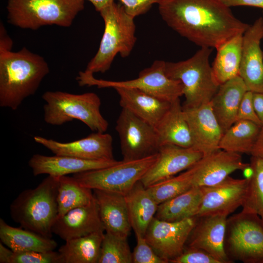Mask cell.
<instances>
[{
	"label": "cell",
	"mask_w": 263,
	"mask_h": 263,
	"mask_svg": "<svg viewBox=\"0 0 263 263\" xmlns=\"http://www.w3.org/2000/svg\"><path fill=\"white\" fill-rule=\"evenodd\" d=\"M158 10L170 28L201 48H216L250 25L220 0H162Z\"/></svg>",
	"instance_id": "6da1fadb"
},
{
	"label": "cell",
	"mask_w": 263,
	"mask_h": 263,
	"mask_svg": "<svg viewBox=\"0 0 263 263\" xmlns=\"http://www.w3.org/2000/svg\"><path fill=\"white\" fill-rule=\"evenodd\" d=\"M49 72L44 58L26 47L18 52L0 49V107L17 110Z\"/></svg>",
	"instance_id": "7a4b0ae2"
},
{
	"label": "cell",
	"mask_w": 263,
	"mask_h": 263,
	"mask_svg": "<svg viewBox=\"0 0 263 263\" xmlns=\"http://www.w3.org/2000/svg\"><path fill=\"white\" fill-rule=\"evenodd\" d=\"M58 179L48 175L35 188L21 192L10 206L13 220L22 228L52 238L58 217Z\"/></svg>",
	"instance_id": "3957f363"
},
{
	"label": "cell",
	"mask_w": 263,
	"mask_h": 263,
	"mask_svg": "<svg viewBox=\"0 0 263 263\" xmlns=\"http://www.w3.org/2000/svg\"><path fill=\"white\" fill-rule=\"evenodd\" d=\"M105 28L98 50L88 63L85 72L104 73L110 68L117 54L128 57L136 41V26L121 4L114 1L100 12Z\"/></svg>",
	"instance_id": "277c9868"
},
{
	"label": "cell",
	"mask_w": 263,
	"mask_h": 263,
	"mask_svg": "<svg viewBox=\"0 0 263 263\" xmlns=\"http://www.w3.org/2000/svg\"><path fill=\"white\" fill-rule=\"evenodd\" d=\"M42 98L46 102L44 120L48 124L60 126L77 119L94 132H105L108 128L109 123L101 113V100L94 93L47 91Z\"/></svg>",
	"instance_id": "5b68a950"
},
{
	"label": "cell",
	"mask_w": 263,
	"mask_h": 263,
	"mask_svg": "<svg viewBox=\"0 0 263 263\" xmlns=\"http://www.w3.org/2000/svg\"><path fill=\"white\" fill-rule=\"evenodd\" d=\"M212 51L210 48L201 47L187 60L165 62L166 75L183 85L185 98L183 107L194 108L209 103L218 91L220 84L209 61Z\"/></svg>",
	"instance_id": "8992f818"
},
{
	"label": "cell",
	"mask_w": 263,
	"mask_h": 263,
	"mask_svg": "<svg viewBox=\"0 0 263 263\" xmlns=\"http://www.w3.org/2000/svg\"><path fill=\"white\" fill-rule=\"evenodd\" d=\"M8 23L38 30L56 25L68 27L84 8V0H7Z\"/></svg>",
	"instance_id": "52a82bcc"
},
{
	"label": "cell",
	"mask_w": 263,
	"mask_h": 263,
	"mask_svg": "<svg viewBox=\"0 0 263 263\" xmlns=\"http://www.w3.org/2000/svg\"><path fill=\"white\" fill-rule=\"evenodd\" d=\"M224 249L230 263H263V218L243 209L227 218Z\"/></svg>",
	"instance_id": "ba28073f"
},
{
	"label": "cell",
	"mask_w": 263,
	"mask_h": 263,
	"mask_svg": "<svg viewBox=\"0 0 263 263\" xmlns=\"http://www.w3.org/2000/svg\"><path fill=\"white\" fill-rule=\"evenodd\" d=\"M165 62L156 60L140 72L137 78L124 81H110L95 78L94 74L80 71L76 77L79 86H96L98 88L125 87L134 88L172 102L183 95V86L177 80L165 73Z\"/></svg>",
	"instance_id": "9c48e42d"
},
{
	"label": "cell",
	"mask_w": 263,
	"mask_h": 263,
	"mask_svg": "<svg viewBox=\"0 0 263 263\" xmlns=\"http://www.w3.org/2000/svg\"><path fill=\"white\" fill-rule=\"evenodd\" d=\"M158 152L135 160L120 161L114 165L75 174L73 177L81 186L127 194L144 176L157 159Z\"/></svg>",
	"instance_id": "30bf717a"
},
{
	"label": "cell",
	"mask_w": 263,
	"mask_h": 263,
	"mask_svg": "<svg viewBox=\"0 0 263 263\" xmlns=\"http://www.w3.org/2000/svg\"><path fill=\"white\" fill-rule=\"evenodd\" d=\"M124 161L142 159L158 152L160 147L154 127L127 109L122 110L116 120Z\"/></svg>",
	"instance_id": "8fae6325"
},
{
	"label": "cell",
	"mask_w": 263,
	"mask_h": 263,
	"mask_svg": "<svg viewBox=\"0 0 263 263\" xmlns=\"http://www.w3.org/2000/svg\"><path fill=\"white\" fill-rule=\"evenodd\" d=\"M197 217L170 222L154 217L145 237L154 251L168 263L183 251Z\"/></svg>",
	"instance_id": "7c38bea8"
},
{
	"label": "cell",
	"mask_w": 263,
	"mask_h": 263,
	"mask_svg": "<svg viewBox=\"0 0 263 263\" xmlns=\"http://www.w3.org/2000/svg\"><path fill=\"white\" fill-rule=\"evenodd\" d=\"M248 179H234L229 176L220 183L203 187L201 202L196 217L222 214L227 216L242 206Z\"/></svg>",
	"instance_id": "4fadbf2b"
},
{
	"label": "cell",
	"mask_w": 263,
	"mask_h": 263,
	"mask_svg": "<svg viewBox=\"0 0 263 263\" xmlns=\"http://www.w3.org/2000/svg\"><path fill=\"white\" fill-rule=\"evenodd\" d=\"M203 156L193 147L185 148L173 144L161 145L156 161L140 181L147 188L188 169Z\"/></svg>",
	"instance_id": "5bb4252c"
},
{
	"label": "cell",
	"mask_w": 263,
	"mask_h": 263,
	"mask_svg": "<svg viewBox=\"0 0 263 263\" xmlns=\"http://www.w3.org/2000/svg\"><path fill=\"white\" fill-rule=\"evenodd\" d=\"M36 142L59 155L70 156L88 160L113 159V137L109 133L94 132L73 142L62 143L35 136Z\"/></svg>",
	"instance_id": "9a60e30c"
},
{
	"label": "cell",
	"mask_w": 263,
	"mask_h": 263,
	"mask_svg": "<svg viewBox=\"0 0 263 263\" xmlns=\"http://www.w3.org/2000/svg\"><path fill=\"white\" fill-rule=\"evenodd\" d=\"M263 32V18L260 17L243 34L239 75L252 93H263V51L260 45Z\"/></svg>",
	"instance_id": "2e32d148"
},
{
	"label": "cell",
	"mask_w": 263,
	"mask_h": 263,
	"mask_svg": "<svg viewBox=\"0 0 263 263\" xmlns=\"http://www.w3.org/2000/svg\"><path fill=\"white\" fill-rule=\"evenodd\" d=\"M183 109L191 134L192 147L204 156L220 149L224 132L210 102L194 108L183 107Z\"/></svg>",
	"instance_id": "e0dca14e"
},
{
	"label": "cell",
	"mask_w": 263,
	"mask_h": 263,
	"mask_svg": "<svg viewBox=\"0 0 263 263\" xmlns=\"http://www.w3.org/2000/svg\"><path fill=\"white\" fill-rule=\"evenodd\" d=\"M250 164L244 163L240 154L219 149L203 156L190 167L193 186L210 187L220 183L237 170H243Z\"/></svg>",
	"instance_id": "ac0fdd59"
},
{
	"label": "cell",
	"mask_w": 263,
	"mask_h": 263,
	"mask_svg": "<svg viewBox=\"0 0 263 263\" xmlns=\"http://www.w3.org/2000/svg\"><path fill=\"white\" fill-rule=\"evenodd\" d=\"M227 218L222 214L197 217L185 247L203 249L220 263H231L224 249Z\"/></svg>",
	"instance_id": "d6986e66"
},
{
	"label": "cell",
	"mask_w": 263,
	"mask_h": 263,
	"mask_svg": "<svg viewBox=\"0 0 263 263\" xmlns=\"http://www.w3.org/2000/svg\"><path fill=\"white\" fill-rule=\"evenodd\" d=\"M119 161L114 159L88 160L66 155L36 154L29 160L28 165L34 176L45 174L59 178L110 167Z\"/></svg>",
	"instance_id": "ffe728a7"
},
{
	"label": "cell",
	"mask_w": 263,
	"mask_h": 263,
	"mask_svg": "<svg viewBox=\"0 0 263 263\" xmlns=\"http://www.w3.org/2000/svg\"><path fill=\"white\" fill-rule=\"evenodd\" d=\"M105 231L96 201L71 209L58 217L52 233L65 241L94 232Z\"/></svg>",
	"instance_id": "44dd1931"
},
{
	"label": "cell",
	"mask_w": 263,
	"mask_h": 263,
	"mask_svg": "<svg viewBox=\"0 0 263 263\" xmlns=\"http://www.w3.org/2000/svg\"><path fill=\"white\" fill-rule=\"evenodd\" d=\"M93 190L105 231L128 238L132 228L125 195L103 190Z\"/></svg>",
	"instance_id": "7402d4cb"
},
{
	"label": "cell",
	"mask_w": 263,
	"mask_h": 263,
	"mask_svg": "<svg viewBox=\"0 0 263 263\" xmlns=\"http://www.w3.org/2000/svg\"><path fill=\"white\" fill-rule=\"evenodd\" d=\"M114 89L119 96V104L155 127L169 109L171 102L139 90L125 87Z\"/></svg>",
	"instance_id": "603a6c76"
},
{
	"label": "cell",
	"mask_w": 263,
	"mask_h": 263,
	"mask_svg": "<svg viewBox=\"0 0 263 263\" xmlns=\"http://www.w3.org/2000/svg\"><path fill=\"white\" fill-rule=\"evenodd\" d=\"M247 91L238 75L220 85L211 99L213 112L224 133L236 121L240 104Z\"/></svg>",
	"instance_id": "cb8c5ba5"
},
{
	"label": "cell",
	"mask_w": 263,
	"mask_h": 263,
	"mask_svg": "<svg viewBox=\"0 0 263 263\" xmlns=\"http://www.w3.org/2000/svg\"><path fill=\"white\" fill-rule=\"evenodd\" d=\"M155 128L160 146L165 144L185 148L192 146L188 125L180 98L171 102Z\"/></svg>",
	"instance_id": "d4e9b609"
},
{
	"label": "cell",
	"mask_w": 263,
	"mask_h": 263,
	"mask_svg": "<svg viewBox=\"0 0 263 263\" xmlns=\"http://www.w3.org/2000/svg\"><path fill=\"white\" fill-rule=\"evenodd\" d=\"M125 196L132 229L135 235L145 236L159 205L140 181Z\"/></svg>",
	"instance_id": "484cf974"
},
{
	"label": "cell",
	"mask_w": 263,
	"mask_h": 263,
	"mask_svg": "<svg viewBox=\"0 0 263 263\" xmlns=\"http://www.w3.org/2000/svg\"><path fill=\"white\" fill-rule=\"evenodd\" d=\"M0 242L14 252L53 251L57 243L48 238L20 226L9 225L0 219Z\"/></svg>",
	"instance_id": "4316f807"
},
{
	"label": "cell",
	"mask_w": 263,
	"mask_h": 263,
	"mask_svg": "<svg viewBox=\"0 0 263 263\" xmlns=\"http://www.w3.org/2000/svg\"><path fill=\"white\" fill-rule=\"evenodd\" d=\"M243 34L233 37L215 48L217 53L211 67L214 77L220 85L239 75Z\"/></svg>",
	"instance_id": "83f0119b"
},
{
	"label": "cell",
	"mask_w": 263,
	"mask_h": 263,
	"mask_svg": "<svg viewBox=\"0 0 263 263\" xmlns=\"http://www.w3.org/2000/svg\"><path fill=\"white\" fill-rule=\"evenodd\" d=\"M203 193V187L193 186L159 204L155 217L174 222L196 217Z\"/></svg>",
	"instance_id": "f1b7e54d"
},
{
	"label": "cell",
	"mask_w": 263,
	"mask_h": 263,
	"mask_svg": "<svg viewBox=\"0 0 263 263\" xmlns=\"http://www.w3.org/2000/svg\"><path fill=\"white\" fill-rule=\"evenodd\" d=\"M104 231L70 239L58 249L63 263H98Z\"/></svg>",
	"instance_id": "f546056e"
},
{
	"label": "cell",
	"mask_w": 263,
	"mask_h": 263,
	"mask_svg": "<svg viewBox=\"0 0 263 263\" xmlns=\"http://www.w3.org/2000/svg\"><path fill=\"white\" fill-rule=\"evenodd\" d=\"M261 127L250 121H236L223 133L220 149L239 154H250Z\"/></svg>",
	"instance_id": "4dcf8cb0"
},
{
	"label": "cell",
	"mask_w": 263,
	"mask_h": 263,
	"mask_svg": "<svg viewBox=\"0 0 263 263\" xmlns=\"http://www.w3.org/2000/svg\"><path fill=\"white\" fill-rule=\"evenodd\" d=\"M92 190L81 186L74 177L66 175L59 177L57 218L71 209L91 203L94 199Z\"/></svg>",
	"instance_id": "1f68e13d"
},
{
	"label": "cell",
	"mask_w": 263,
	"mask_h": 263,
	"mask_svg": "<svg viewBox=\"0 0 263 263\" xmlns=\"http://www.w3.org/2000/svg\"><path fill=\"white\" fill-rule=\"evenodd\" d=\"M250 165L253 170L248 179L243 210L255 213L263 218V157L252 156Z\"/></svg>",
	"instance_id": "d6a6232c"
},
{
	"label": "cell",
	"mask_w": 263,
	"mask_h": 263,
	"mask_svg": "<svg viewBox=\"0 0 263 263\" xmlns=\"http://www.w3.org/2000/svg\"><path fill=\"white\" fill-rule=\"evenodd\" d=\"M192 187V172L190 168L178 175L150 186L147 189L159 205Z\"/></svg>",
	"instance_id": "836d02e7"
},
{
	"label": "cell",
	"mask_w": 263,
	"mask_h": 263,
	"mask_svg": "<svg viewBox=\"0 0 263 263\" xmlns=\"http://www.w3.org/2000/svg\"><path fill=\"white\" fill-rule=\"evenodd\" d=\"M127 237L105 232L98 263H132Z\"/></svg>",
	"instance_id": "e575fe53"
},
{
	"label": "cell",
	"mask_w": 263,
	"mask_h": 263,
	"mask_svg": "<svg viewBox=\"0 0 263 263\" xmlns=\"http://www.w3.org/2000/svg\"><path fill=\"white\" fill-rule=\"evenodd\" d=\"M10 263H63L58 251L13 252Z\"/></svg>",
	"instance_id": "d590c367"
},
{
	"label": "cell",
	"mask_w": 263,
	"mask_h": 263,
	"mask_svg": "<svg viewBox=\"0 0 263 263\" xmlns=\"http://www.w3.org/2000/svg\"><path fill=\"white\" fill-rule=\"evenodd\" d=\"M135 236L137 242L132 252V263H168L154 251L145 236Z\"/></svg>",
	"instance_id": "8d00e7d4"
},
{
	"label": "cell",
	"mask_w": 263,
	"mask_h": 263,
	"mask_svg": "<svg viewBox=\"0 0 263 263\" xmlns=\"http://www.w3.org/2000/svg\"><path fill=\"white\" fill-rule=\"evenodd\" d=\"M171 263H220L203 249L185 247L183 252L171 260Z\"/></svg>",
	"instance_id": "74e56055"
},
{
	"label": "cell",
	"mask_w": 263,
	"mask_h": 263,
	"mask_svg": "<svg viewBox=\"0 0 263 263\" xmlns=\"http://www.w3.org/2000/svg\"><path fill=\"white\" fill-rule=\"evenodd\" d=\"M253 93L247 91L244 94L240 104L237 115V120H247L262 126L254 108Z\"/></svg>",
	"instance_id": "f35d334b"
},
{
	"label": "cell",
	"mask_w": 263,
	"mask_h": 263,
	"mask_svg": "<svg viewBox=\"0 0 263 263\" xmlns=\"http://www.w3.org/2000/svg\"><path fill=\"white\" fill-rule=\"evenodd\" d=\"M126 12L130 16L136 17L147 13L154 4H159L162 0H118Z\"/></svg>",
	"instance_id": "ab89813d"
},
{
	"label": "cell",
	"mask_w": 263,
	"mask_h": 263,
	"mask_svg": "<svg viewBox=\"0 0 263 263\" xmlns=\"http://www.w3.org/2000/svg\"><path fill=\"white\" fill-rule=\"evenodd\" d=\"M228 7L232 6H247L263 9V0H220Z\"/></svg>",
	"instance_id": "60d3db41"
},
{
	"label": "cell",
	"mask_w": 263,
	"mask_h": 263,
	"mask_svg": "<svg viewBox=\"0 0 263 263\" xmlns=\"http://www.w3.org/2000/svg\"><path fill=\"white\" fill-rule=\"evenodd\" d=\"M253 104L255 112L263 125V93H253Z\"/></svg>",
	"instance_id": "b9f144b4"
},
{
	"label": "cell",
	"mask_w": 263,
	"mask_h": 263,
	"mask_svg": "<svg viewBox=\"0 0 263 263\" xmlns=\"http://www.w3.org/2000/svg\"><path fill=\"white\" fill-rule=\"evenodd\" d=\"M250 154L253 156L263 157V125L252 149Z\"/></svg>",
	"instance_id": "7bdbcfd3"
},
{
	"label": "cell",
	"mask_w": 263,
	"mask_h": 263,
	"mask_svg": "<svg viewBox=\"0 0 263 263\" xmlns=\"http://www.w3.org/2000/svg\"><path fill=\"white\" fill-rule=\"evenodd\" d=\"M0 49L11 50L13 41L8 36L3 24L0 25Z\"/></svg>",
	"instance_id": "ee69618b"
},
{
	"label": "cell",
	"mask_w": 263,
	"mask_h": 263,
	"mask_svg": "<svg viewBox=\"0 0 263 263\" xmlns=\"http://www.w3.org/2000/svg\"><path fill=\"white\" fill-rule=\"evenodd\" d=\"M4 245L1 242L0 243V263H10L13 251Z\"/></svg>",
	"instance_id": "f6af8a7d"
},
{
	"label": "cell",
	"mask_w": 263,
	"mask_h": 263,
	"mask_svg": "<svg viewBox=\"0 0 263 263\" xmlns=\"http://www.w3.org/2000/svg\"><path fill=\"white\" fill-rule=\"evenodd\" d=\"M91 2L95 10L100 12L102 9L114 1V0H87Z\"/></svg>",
	"instance_id": "bcb514c9"
},
{
	"label": "cell",
	"mask_w": 263,
	"mask_h": 263,
	"mask_svg": "<svg viewBox=\"0 0 263 263\" xmlns=\"http://www.w3.org/2000/svg\"><path fill=\"white\" fill-rule=\"evenodd\" d=\"M243 172L244 175V178L248 179H249L251 177L253 174V170L250 165L249 166L245 168L243 170Z\"/></svg>",
	"instance_id": "7dc6e473"
},
{
	"label": "cell",
	"mask_w": 263,
	"mask_h": 263,
	"mask_svg": "<svg viewBox=\"0 0 263 263\" xmlns=\"http://www.w3.org/2000/svg\"><path fill=\"white\" fill-rule=\"evenodd\" d=\"M262 39H263V38Z\"/></svg>",
	"instance_id": "c3c4849f"
}]
</instances>
